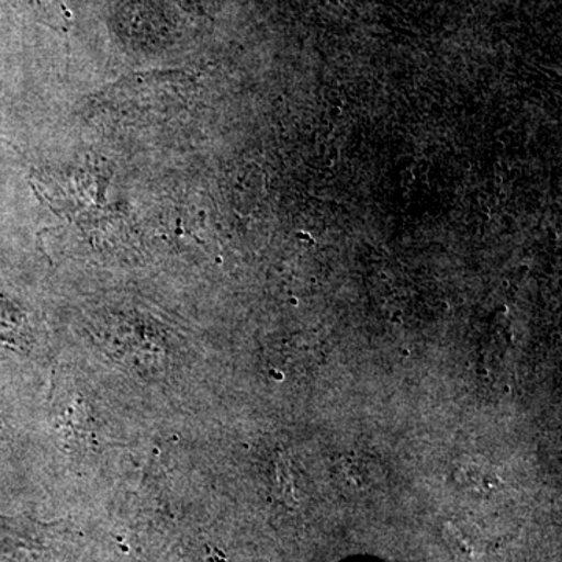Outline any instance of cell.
Listing matches in <instances>:
<instances>
[{
    "mask_svg": "<svg viewBox=\"0 0 562 562\" xmlns=\"http://www.w3.org/2000/svg\"><path fill=\"white\" fill-rule=\"evenodd\" d=\"M44 20L50 21L55 27L68 29L70 14L66 0H31Z\"/></svg>",
    "mask_w": 562,
    "mask_h": 562,
    "instance_id": "1",
    "label": "cell"
},
{
    "mask_svg": "<svg viewBox=\"0 0 562 562\" xmlns=\"http://www.w3.org/2000/svg\"><path fill=\"white\" fill-rule=\"evenodd\" d=\"M347 562H376V561H372V560H351V561H347Z\"/></svg>",
    "mask_w": 562,
    "mask_h": 562,
    "instance_id": "2",
    "label": "cell"
}]
</instances>
